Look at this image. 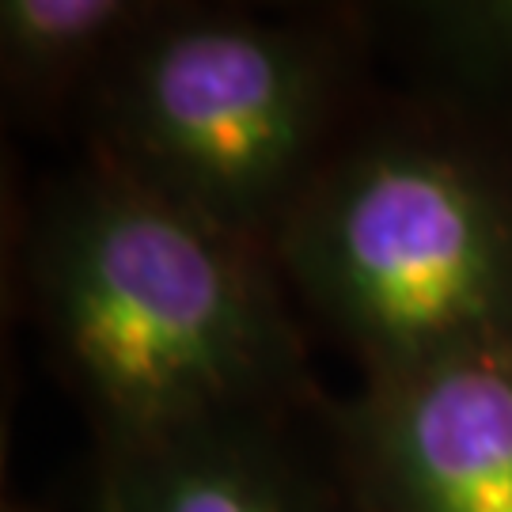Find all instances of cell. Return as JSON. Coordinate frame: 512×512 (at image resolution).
I'll return each instance as SVG.
<instances>
[{
	"label": "cell",
	"instance_id": "1",
	"mask_svg": "<svg viewBox=\"0 0 512 512\" xmlns=\"http://www.w3.org/2000/svg\"><path fill=\"white\" fill-rule=\"evenodd\" d=\"M35 277L57 353L118 452L239 425L289 368L243 239L122 171L57 205Z\"/></svg>",
	"mask_w": 512,
	"mask_h": 512
},
{
	"label": "cell",
	"instance_id": "2",
	"mask_svg": "<svg viewBox=\"0 0 512 512\" xmlns=\"http://www.w3.org/2000/svg\"><path fill=\"white\" fill-rule=\"evenodd\" d=\"M285 262L380 376L512 346V217L444 152L342 164L293 213Z\"/></svg>",
	"mask_w": 512,
	"mask_h": 512
},
{
	"label": "cell",
	"instance_id": "3",
	"mask_svg": "<svg viewBox=\"0 0 512 512\" xmlns=\"http://www.w3.org/2000/svg\"><path fill=\"white\" fill-rule=\"evenodd\" d=\"M315 54L236 16L156 23L110 92L122 175L232 236L274 213L319 126Z\"/></svg>",
	"mask_w": 512,
	"mask_h": 512
},
{
	"label": "cell",
	"instance_id": "4",
	"mask_svg": "<svg viewBox=\"0 0 512 512\" xmlns=\"http://www.w3.org/2000/svg\"><path fill=\"white\" fill-rule=\"evenodd\" d=\"M361 444L387 512H512V346L380 376Z\"/></svg>",
	"mask_w": 512,
	"mask_h": 512
},
{
	"label": "cell",
	"instance_id": "5",
	"mask_svg": "<svg viewBox=\"0 0 512 512\" xmlns=\"http://www.w3.org/2000/svg\"><path fill=\"white\" fill-rule=\"evenodd\" d=\"M103 512H308V505L243 425H220L118 452Z\"/></svg>",
	"mask_w": 512,
	"mask_h": 512
},
{
	"label": "cell",
	"instance_id": "6",
	"mask_svg": "<svg viewBox=\"0 0 512 512\" xmlns=\"http://www.w3.org/2000/svg\"><path fill=\"white\" fill-rule=\"evenodd\" d=\"M148 12L156 8L133 0H4V76L19 92H57L99 65L137 27L152 23Z\"/></svg>",
	"mask_w": 512,
	"mask_h": 512
},
{
	"label": "cell",
	"instance_id": "7",
	"mask_svg": "<svg viewBox=\"0 0 512 512\" xmlns=\"http://www.w3.org/2000/svg\"><path fill=\"white\" fill-rule=\"evenodd\" d=\"M433 54L475 88L512 95V0H444L414 8Z\"/></svg>",
	"mask_w": 512,
	"mask_h": 512
}]
</instances>
